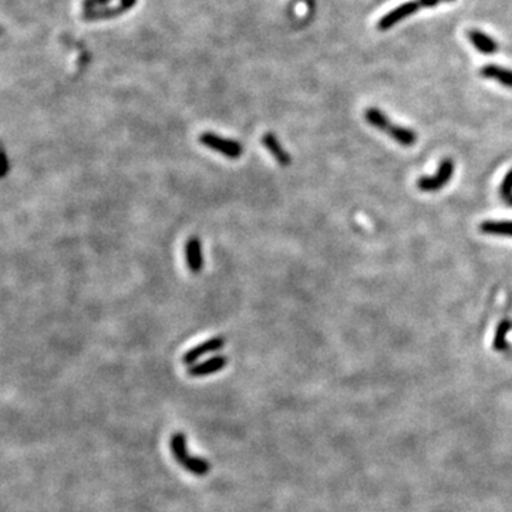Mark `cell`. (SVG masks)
Segmentation results:
<instances>
[{"label":"cell","instance_id":"obj_1","mask_svg":"<svg viewBox=\"0 0 512 512\" xmlns=\"http://www.w3.org/2000/svg\"><path fill=\"white\" fill-rule=\"evenodd\" d=\"M170 450L174 460L178 465L187 472L195 475V477H205L211 472V463L203 457L192 455L188 451L187 435L181 431H177L170 438Z\"/></svg>","mask_w":512,"mask_h":512},{"label":"cell","instance_id":"obj_2","mask_svg":"<svg viewBox=\"0 0 512 512\" xmlns=\"http://www.w3.org/2000/svg\"><path fill=\"white\" fill-rule=\"evenodd\" d=\"M198 140L201 144L204 145V147L218 154H221L229 159H236L244 154V145L241 142H238L235 140H229V138H224L215 133H209V131L203 133Z\"/></svg>","mask_w":512,"mask_h":512},{"label":"cell","instance_id":"obj_3","mask_svg":"<svg viewBox=\"0 0 512 512\" xmlns=\"http://www.w3.org/2000/svg\"><path fill=\"white\" fill-rule=\"evenodd\" d=\"M454 174V162L450 158H446L441 161L438 171L433 177H423L417 181V188L424 192H434L441 190L448 184Z\"/></svg>","mask_w":512,"mask_h":512},{"label":"cell","instance_id":"obj_4","mask_svg":"<svg viewBox=\"0 0 512 512\" xmlns=\"http://www.w3.org/2000/svg\"><path fill=\"white\" fill-rule=\"evenodd\" d=\"M224 346H225V337H222V336L211 337V339H208L203 343L194 346L192 349L187 350L185 355L182 356V363L187 364V366H194L198 359H201L205 355H209V353L219 352Z\"/></svg>","mask_w":512,"mask_h":512},{"label":"cell","instance_id":"obj_5","mask_svg":"<svg viewBox=\"0 0 512 512\" xmlns=\"http://www.w3.org/2000/svg\"><path fill=\"white\" fill-rule=\"evenodd\" d=\"M420 8H422V6H420L418 2H406V3H403V5H400L398 8L393 9L390 13L384 14V16L381 17L380 22H379V25H377L379 30H381V31L390 30L392 27H394V26H396L397 23H400L401 21H405V19H407L409 16L417 13V10H418Z\"/></svg>","mask_w":512,"mask_h":512},{"label":"cell","instance_id":"obj_6","mask_svg":"<svg viewBox=\"0 0 512 512\" xmlns=\"http://www.w3.org/2000/svg\"><path fill=\"white\" fill-rule=\"evenodd\" d=\"M137 3V0H121L118 6L114 8H107V9H91V10H84L83 13V19L84 21H105V19H113V17H117L125 12L134 8Z\"/></svg>","mask_w":512,"mask_h":512},{"label":"cell","instance_id":"obj_7","mask_svg":"<svg viewBox=\"0 0 512 512\" xmlns=\"http://www.w3.org/2000/svg\"><path fill=\"white\" fill-rule=\"evenodd\" d=\"M228 364V359L225 356H215L211 357L203 363H198L194 366H190L187 373L191 377H207L214 373H219L224 370Z\"/></svg>","mask_w":512,"mask_h":512},{"label":"cell","instance_id":"obj_8","mask_svg":"<svg viewBox=\"0 0 512 512\" xmlns=\"http://www.w3.org/2000/svg\"><path fill=\"white\" fill-rule=\"evenodd\" d=\"M185 261L187 266L192 273H199L204 268L203 245L198 236H191L185 244Z\"/></svg>","mask_w":512,"mask_h":512},{"label":"cell","instance_id":"obj_9","mask_svg":"<svg viewBox=\"0 0 512 512\" xmlns=\"http://www.w3.org/2000/svg\"><path fill=\"white\" fill-rule=\"evenodd\" d=\"M261 141L265 145V149L269 151V154L277 159V162L279 164V166H282V167H289L290 166V164H292V157L282 147V144L279 142V140L277 138L275 134L266 133V134H264V137H262Z\"/></svg>","mask_w":512,"mask_h":512},{"label":"cell","instance_id":"obj_10","mask_svg":"<svg viewBox=\"0 0 512 512\" xmlns=\"http://www.w3.org/2000/svg\"><path fill=\"white\" fill-rule=\"evenodd\" d=\"M467 36H468L471 44L483 54H494V53H497L498 49H500L498 43L494 40L491 36H488L487 33H484L481 30L472 29L467 33Z\"/></svg>","mask_w":512,"mask_h":512},{"label":"cell","instance_id":"obj_11","mask_svg":"<svg viewBox=\"0 0 512 512\" xmlns=\"http://www.w3.org/2000/svg\"><path fill=\"white\" fill-rule=\"evenodd\" d=\"M480 75L485 79L496 80L504 87L512 88V70L498 66V64H485L480 70Z\"/></svg>","mask_w":512,"mask_h":512},{"label":"cell","instance_id":"obj_12","mask_svg":"<svg viewBox=\"0 0 512 512\" xmlns=\"http://www.w3.org/2000/svg\"><path fill=\"white\" fill-rule=\"evenodd\" d=\"M364 118H366V121H368L370 125H373L374 128H377V130H381L384 133H387L390 130V127L393 125L390 123V120L387 118V116L381 112V110L374 108V107L366 110Z\"/></svg>","mask_w":512,"mask_h":512},{"label":"cell","instance_id":"obj_13","mask_svg":"<svg viewBox=\"0 0 512 512\" xmlns=\"http://www.w3.org/2000/svg\"><path fill=\"white\" fill-rule=\"evenodd\" d=\"M387 133L394 141H397L401 145H405V147H410V145H414L417 141V134L406 127H400V125L393 124Z\"/></svg>","mask_w":512,"mask_h":512},{"label":"cell","instance_id":"obj_14","mask_svg":"<svg viewBox=\"0 0 512 512\" xmlns=\"http://www.w3.org/2000/svg\"><path fill=\"white\" fill-rule=\"evenodd\" d=\"M480 231L489 235L512 236V221H485L481 224Z\"/></svg>","mask_w":512,"mask_h":512},{"label":"cell","instance_id":"obj_15","mask_svg":"<svg viewBox=\"0 0 512 512\" xmlns=\"http://www.w3.org/2000/svg\"><path fill=\"white\" fill-rule=\"evenodd\" d=\"M511 329V323L509 320H502L498 327H497V332H496V336H494V349L496 350H505L507 349V335Z\"/></svg>","mask_w":512,"mask_h":512},{"label":"cell","instance_id":"obj_16","mask_svg":"<svg viewBox=\"0 0 512 512\" xmlns=\"http://www.w3.org/2000/svg\"><path fill=\"white\" fill-rule=\"evenodd\" d=\"M500 195L504 199H508L512 195V170L508 171V174L504 177L501 185H500Z\"/></svg>","mask_w":512,"mask_h":512},{"label":"cell","instance_id":"obj_17","mask_svg":"<svg viewBox=\"0 0 512 512\" xmlns=\"http://www.w3.org/2000/svg\"><path fill=\"white\" fill-rule=\"evenodd\" d=\"M112 2H114V0H83V8H84V10H91V9H96V8L112 3ZM120 2H121V0H120Z\"/></svg>","mask_w":512,"mask_h":512},{"label":"cell","instance_id":"obj_18","mask_svg":"<svg viewBox=\"0 0 512 512\" xmlns=\"http://www.w3.org/2000/svg\"><path fill=\"white\" fill-rule=\"evenodd\" d=\"M422 8H435L441 0H417Z\"/></svg>","mask_w":512,"mask_h":512},{"label":"cell","instance_id":"obj_19","mask_svg":"<svg viewBox=\"0 0 512 512\" xmlns=\"http://www.w3.org/2000/svg\"><path fill=\"white\" fill-rule=\"evenodd\" d=\"M507 201V204H508V207H512V195L508 198V199H505Z\"/></svg>","mask_w":512,"mask_h":512},{"label":"cell","instance_id":"obj_20","mask_svg":"<svg viewBox=\"0 0 512 512\" xmlns=\"http://www.w3.org/2000/svg\"><path fill=\"white\" fill-rule=\"evenodd\" d=\"M441 2H454V0H441Z\"/></svg>","mask_w":512,"mask_h":512}]
</instances>
